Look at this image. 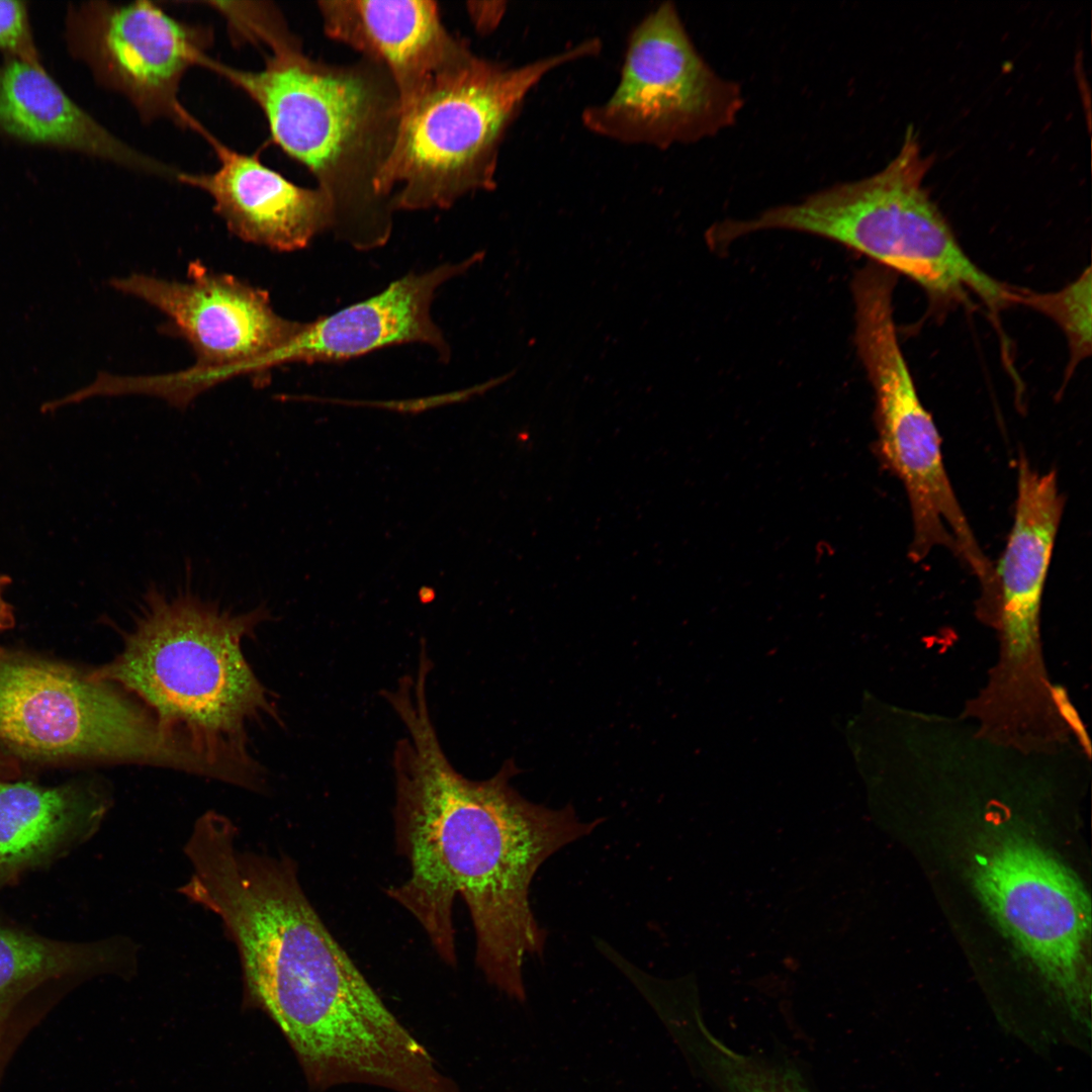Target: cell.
<instances>
[{"label":"cell","mask_w":1092,"mask_h":1092,"mask_svg":"<svg viewBox=\"0 0 1092 1092\" xmlns=\"http://www.w3.org/2000/svg\"><path fill=\"white\" fill-rule=\"evenodd\" d=\"M385 700L406 735L392 754L397 849L408 861L405 882L387 895L422 925L439 957L457 963L453 905L460 896L476 937V964L486 980L524 1002L523 965L543 956L546 931L529 892L541 864L589 834L604 819L582 822L568 805L552 809L511 785L507 760L491 778L473 781L450 763L433 724L424 680L400 684Z\"/></svg>","instance_id":"obj_1"},{"label":"cell","mask_w":1092,"mask_h":1092,"mask_svg":"<svg viewBox=\"0 0 1092 1092\" xmlns=\"http://www.w3.org/2000/svg\"><path fill=\"white\" fill-rule=\"evenodd\" d=\"M270 618L265 605L236 613L190 590L170 596L151 585L121 651L87 673L141 702L163 735L208 765L215 780L260 792L265 775L251 754V728L282 725V718L244 643Z\"/></svg>","instance_id":"obj_2"},{"label":"cell","mask_w":1092,"mask_h":1092,"mask_svg":"<svg viewBox=\"0 0 1092 1092\" xmlns=\"http://www.w3.org/2000/svg\"><path fill=\"white\" fill-rule=\"evenodd\" d=\"M259 41L270 50L259 71L208 56L199 66L260 107L274 143L312 174L339 239L363 251L383 246L394 210L380 179L400 119L399 94L387 70L363 57L348 65L314 61L287 23L267 27Z\"/></svg>","instance_id":"obj_3"},{"label":"cell","mask_w":1092,"mask_h":1092,"mask_svg":"<svg viewBox=\"0 0 1092 1092\" xmlns=\"http://www.w3.org/2000/svg\"><path fill=\"white\" fill-rule=\"evenodd\" d=\"M602 50L598 37L512 66L476 55L468 41L400 107L380 179L395 210L448 208L496 186L503 141L530 92L552 71Z\"/></svg>","instance_id":"obj_4"},{"label":"cell","mask_w":1092,"mask_h":1092,"mask_svg":"<svg viewBox=\"0 0 1092 1092\" xmlns=\"http://www.w3.org/2000/svg\"><path fill=\"white\" fill-rule=\"evenodd\" d=\"M932 164L907 129L897 156L881 171L823 188L795 203L768 208L749 219H725L728 244L769 230L823 237L899 272L937 303L979 297L994 311L1011 305L1013 287L982 271L966 255L923 185Z\"/></svg>","instance_id":"obj_5"},{"label":"cell","mask_w":1092,"mask_h":1092,"mask_svg":"<svg viewBox=\"0 0 1092 1092\" xmlns=\"http://www.w3.org/2000/svg\"><path fill=\"white\" fill-rule=\"evenodd\" d=\"M0 742L32 758L142 764L210 777L208 766L169 741L150 710L122 689L40 660L0 656Z\"/></svg>","instance_id":"obj_6"},{"label":"cell","mask_w":1092,"mask_h":1092,"mask_svg":"<svg viewBox=\"0 0 1092 1092\" xmlns=\"http://www.w3.org/2000/svg\"><path fill=\"white\" fill-rule=\"evenodd\" d=\"M743 105L739 84L712 69L666 1L632 29L614 92L581 120L600 136L664 150L716 135Z\"/></svg>","instance_id":"obj_7"},{"label":"cell","mask_w":1092,"mask_h":1092,"mask_svg":"<svg viewBox=\"0 0 1092 1092\" xmlns=\"http://www.w3.org/2000/svg\"><path fill=\"white\" fill-rule=\"evenodd\" d=\"M111 285L163 312L167 330L192 348L196 362L184 371L125 380L128 394L159 397L177 408L221 381L256 374L305 325L278 314L267 291L199 262L189 265L187 281L131 274Z\"/></svg>","instance_id":"obj_8"},{"label":"cell","mask_w":1092,"mask_h":1092,"mask_svg":"<svg viewBox=\"0 0 1092 1092\" xmlns=\"http://www.w3.org/2000/svg\"><path fill=\"white\" fill-rule=\"evenodd\" d=\"M209 27L180 21L149 1H90L68 9L66 38L95 79L123 97L144 121L169 119L194 130L179 100L185 73L213 41Z\"/></svg>","instance_id":"obj_9"},{"label":"cell","mask_w":1092,"mask_h":1092,"mask_svg":"<svg viewBox=\"0 0 1092 1092\" xmlns=\"http://www.w3.org/2000/svg\"><path fill=\"white\" fill-rule=\"evenodd\" d=\"M1063 507L1056 472L1040 473L1021 456L1014 521L995 569L1000 658L985 692L992 703L1002 708H1027L1049 691L1039 618Z\"/></svg>","instance_id":"obj_10"},{"label":"cell","mask_w":1092,"mask_h":1092,"mask_svg":"<svg viewBox=\"0 0 1092 1092\" xmlns=\"http://www.w3.org/2000/svg\"><path fill=\"white\" fill-rule=\"evenodd\" d=\"M978 890L1004 930L1055 984L1080 991L1090 906L1066 868L1036 845L1010 840L981 857Z\"/></svg>","instance_id":"obj_11"},{"label":"cell","mask_w":1092,"mask_h":1092,"mask_svg":"<svg viewBox=\"0 0 1092 1092\" xmlns=\"http://www.w3.org/2000/svg\"><path fill=\"white\" fill-rule=\"evenodd\" d=\"M479 259L480 254H475L462 262L407 274L368 299L305 323L292 340L262 361L260 374L281 364L345 360L400 343L429 345L447 360L450 348L432 320V301L443 283Z\"/></svg>","instance_id":"obj_12"},{"label":"cell","mask_w":1092,"mask_h":1092,"mask_svg":"<svg viewBox=\"0 0 1092 1092\" xmlns=\"http://www.w3.org/2000/svg\"><path fill=\"white\" fill-rule=\"evenodd\" d=\"M219 165L211 173L179 172L177 181L207 193L214 211L241 240L280 252L305 248L331 230L329 202L315 188L298 186L266 166L258 154L240 153L201 124L196 128Z\"/></svg>","instance_id":"obj_13"},{"label":"cell","mask_w":1092,"mask_h":1092,"mask_svg":"<svg viewBox=\"0 0 1092 1092\" xmlns=\"http://www.w3.org/2000/svg\"><path fill=\"white\" fill-rule=\"evenodd\" d=\"M325 33L382 65L400 98L411 101L463 48L431 0H322Z\"/></svg>","instance_id":"obj_14"},{"label":"cell","mask_w":1092,"mask_h":1092,"mask_svg":"<svg viewBox=\"0 0 1092 1092\" xmlns=\"http://www.w3.org/2000/svg\"><path fill=\"white\" fill-rule=\"evenodd\" d=\"M0 134L170 180L179 173L115 136L73 101L42 66L8 56L0 61Z\"/></svg>","instance_id":"obj_15"},{"label":"cell","mask_w":1092,"mask_h":1092,"mask_svg":"<svg viewBox=\"0 0 1092 1092\" xmlns=\"http://www.w3.org/2000/svg\"><path fill=\"white\" fill-rule=\"evenodd\" d=\"M109 801L91 786L0 783V887L94 833Z\"/></svg>","instance_id":"obj_16"},{"label":"cell","mask_w":1092,"mask_h":1092,"mask_svg":"<svg viewBox=\"0 0 1092 1092\" xmlns=\"http://www.w3.org/2000/svg\"><path fill=\"white\" fill-rule=\"evenodd\" d=\"M138 956V945L128 937L69 943L0 925V1076L19 1038L17 1009L32 992L70 976L130 977Z\"/></svg>","instance_id":"obj_17"},{"label":"cell","mask_w":1092,"mask_h":1092,"mask_svg":"<svg viewBox=\"0 0 1092 1092\" xmlns=\"http://www.w3.org/2000/svg\"><path fill=\"white\" fill-rule=\"evenodd\" d=\"M685 1034L698 1069L717 1092H810L797 1069L734 1051L716 1037L696 1012Z\"/></svg>","instance_id":"obj_18"},{"label":"cell","mask_w":1092,"mask_h":1092,"mask_svg":"<svg viewBox=\"0 0 1092 1092\" xmlns=\"http://www.w3.org/2000/svg\"><path fill=\"white\" fill-rule=\"evenodd\" d=\"M1091 277L1088 267L1059 291L1039 293L1014 288L1011 296L1012 305H1025L1050 316L1065 333L1070 351L1067 378L1092 352Z\"/></svg>","instance_id":"obj_19"},{"label":"cell","mask_w":1092,"mask_h":1092,"mask_svg":"<svg viewBox=\"0 0 1092 1092\" xmlns=\"http://www.w3.org/2000/svg\"><path fill=\"white\" fill-rule=\"evenodd\" d=\"M0 50L8 57L42 66L25 2L0 0Z\"/></svg>","instance_id":"obj_20"},{"label":"cell","mask_w":1092,"mask_h":1092,"mask_svg":"<svg viewBox=\"0 0 1092 1092\" xmlns=\"http://www.w3.org/2000/svg\"><path fill=\"white\" fill-rule=\"evenodd\" d=\"M467 10L475 29L485 34L494 30L500 22L506 11V2L470 1L467 2Z\"/></svg>","instance_id":"obj_21"},{"label":"cell","mask_w":1092,"mask_h":1092,"mask_svg":"<svg viewBox=\"0 0 1092 1092\" xmlns=\"http://www.w3.org/2000/svg\"><path fill=\"white\" fill-rule=\"evenodd\" d=\"M1052 699L1054 705L1061 712L1062 717L1067 720V722L1069 721V726L1072 729H1075V733L1079 736L1081 742L1085 744V737L1083 736L1084 731L1080 719L1077 717L1075 709L1068 701L1065 692H1063L1061 689H1054Z\"/></svg>","instance_id":"obj_22"},{"label":"cell","mask_w":1092,"mask_h":1092,"mask_svg":"<svg viewBox=\"0 0 1092 1092\" xmlns=\"http://www.w3.org/2000/svg\"><path fill=\"white\" fill-rule=\"evenodd\" d=\"M9 583V576L0 574V630L12 628L15 622L12 608L3 598V589Z\"/></svg>","instance_id":"obj_23"},{"label":"cell","mask_w":1092,"mask_h":1092,"mask_svg":"<svg viewBox=\"0 0 1092 1092\" xmlns=\"http://www.w3.org/2000/svg\"><path fill=\"white\" fill-rule=\"evenodd\" d=\"M2 655H3V651H2V649L0 648V656H2Z\"/></svg>","instance_id":"obj_24"}]
</instances>
